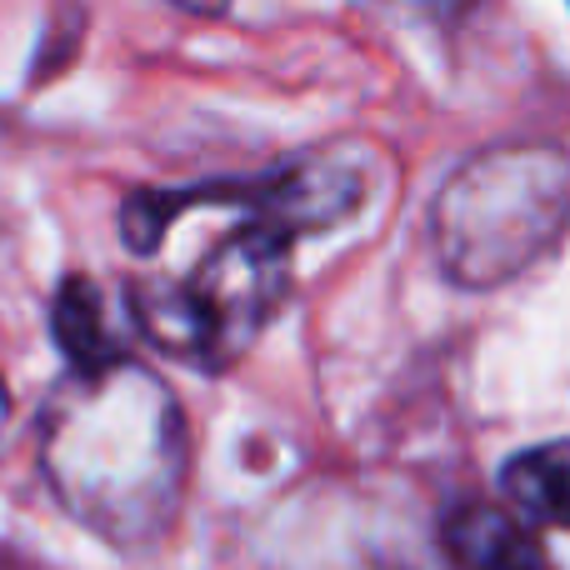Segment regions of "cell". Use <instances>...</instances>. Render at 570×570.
<instances>
[{
    "label": "cell",
    "mask_w": 570,
    "mask_h": 570,
    "mask_svg": "<svg viewBox=\"0 0 570 570\" xmlns=\"http://www.w3.org/2000/svg\"><path fill=\"white\" fill-rule=\"evenodd\" d=\"M130 311L166 355L200 371L230 365L276 315L291 281V240L315 230L295 166L261 180L140 190L120 210Z\"/></svg>",
    "instance_id": "cell-1"
},
{
    "label": "cell",
    "mask_w": 570,
    "mask_h": 570,
    "mask_svg": "<svg viewBox=\"0 0 570 570\" xmlns=\"http://www.w3.org/2000/svg\"><path fill=\"white\" fill-rule=\"evenodd\" d=\"M445 546L461 570H551L541 541L491 505H461L445 521Z\"/></svg>",
    "instance_id": "cell-4"
},
{
    "label": "cell",
    "mask_w": 570,
    "mask_h": 570,
    "mask_svg": "<svg viewBox=\"0 0 570 570\" xmlns=\"http://www.w3.org/2000/svg\"><path fill=\"white\" fill-rule=\"evenodd\" d=\"M505 495L525 521L570 531V441H551L515 455L505 465Z\"/></svg>",
    "instance_id": "cell-5"
},
{
    "label": "cell",
    "mask_w": 570,
    "mask_h": 570,
    "mask_svg": "<svg viewBox=\"0 0 570 570\" xmlns=\"http://www.w3.org/2000/svg\"><path fill=\"white\" fill-rule=\"evenodd\" d=\"M40 465L50 491L110 546H150L186 495V421L146 365L70 371L46 401Z\"/></svg>",
    "instance_id": "cell-2"
},
{
    "label": "cell",
    "mask_w": 570,
    "mask_h": 570,
    "mask_svg": "<svg viewBox=\"0 0 570 570\" xmlns=\"http://www.w3.org/2000/svg\"><path fill=\"white\" fill-rule=\"evenodd\" d=\"M570 230V150L501 146L465 160L431 206V236L455 285L515 281Z\"/></svg>",
    "instance_id": "cell-3"
},
{
    "label": "cell",
    "mask_w": 570,
    "mask_h": 570,
    "mask_svg": "<svg viewBox=\"0 0 570 570\" xmlns=\"http://www.w3.org/2000/svg\"><path fill=\"white\" fill-rule=\"evenodd\" d=\"M56 335L70 351L76 371H106V365H120L126 351H120L116 331L106 321V301H100V285L86 276H70L56 295Z\"/></svg>",
    "instance_id": "cell-6"
},
{
    "label": "cell",
    "mask_w": 570,
    "mask_h": 570,
    "mask_svg": "<svg viewBox=\"0 0 570 570\" xmlns=\"http://www.w3.org/2000/svg\"><path fill=\"white\" fill-rule=\"evenodd\" d=\"M0 425H6V391H0Z\"/></svg>",
    "instance_id": "cell-7"
}]
</instances>
